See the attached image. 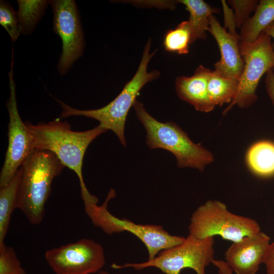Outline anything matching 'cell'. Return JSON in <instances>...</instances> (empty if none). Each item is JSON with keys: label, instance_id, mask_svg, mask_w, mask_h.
I'll list each match as a JSON object with an SVG mask.
<instances>
[{"label": "cell", "instance_id": "obj_1", "mask_svg": "<svg viewBox=\"0 0 274 274\" xmlns=\"http://www.w3.org/2000/svg\"><path fill=\"white\" fill-rule=\"evenodd\" d=\"M25 123L31 134L35 149L54 153L64 167L77 175L82 199L90 197L92 194L86 187L82 175L84 157L90 144L107 130L98 125L86 131H73L69 123L59 118L37 125Z\"/></svg>", "mask_w": 274, "mask_h": 274}, {"label": "cell", "instance_id": "obj_2", "mask_svg": "<svg viewBox=\"0 0 274 274\" xmlns=\"http://www.w3.org/2000/svg\"><path fill=\"white\" fill-rule=\"evenodd\" d=\"M64 167L54 153L41 150H35L21 166L16 209L30 224L37 225L44 220L52 181Z\"/></svg>", "mask_w": 274, "mask_h": 274}, {"label": "cell", "instance_id": "obj_3", "mask_svg": "<svg viewBox=\"0 0 274 274\" xmlns=\"http://www.w3.org/2000/svg\"><path fill=\"white\" fill-rule=\"evenodd\" d=\"M151 40L146 44L138 68L132 78L126 83L120 93L111 102L104 107L92 110H79L73 108L56 99L62 111L60 119L72 116H80L94 119L99 122V126L106 130H112L121 144L126 147L124 134L126 117L130 108L143 86L148 82L157 79L160 75L158 71L148 72L149 61L156 52L150 53Z\"/></svg>", "mask_w": 274, "mask_h": 274}, {"label": "cell", "instance_id": "obj_4", "mask_svg": "<svg viewBox=\"0 0 274 274\" xmlns=\"http://www.w3.org/2000/svg\"><path fill=\"white\" fill-rule=\"evenodd\" d=\"M133 107L147 132L146 143L151 149L166 150L176 157L179 167H192L203 172L214 161L212 153L194 143L187 134L172 122H161L153 117L144 105L136 100Z\"/></svg>", "mask_w": 274, "mask_h": 274}, {"label": "cell", "instance_id": "obj_5", "mask_svg": "<svg viewBox=\"0 0 274 274\" xmlns=\"http://www.w3.org/2000/svg\"><path fill=\"white\" fill-rule=\"evenodd\" d=\"M115 196V191L111 189L100 206L97 204L98 199L83 202L85 211L92 223L105 233L112 235L123 231L132 233L145 246L148 254L147 260L153 259L161 251L184 241L185 237L170 234L161 226L137 224L127 219L115 217L108 210L109 201Z\"/></svg>", "mask_w": 274, "mask_h": 274}, {"label": "cell", "instance_id": "obj_6", "mask_svg": "<svg viewBox=\"0 0 274 274\" xmlns=\"http://www.w3.org/2000/svg\"><path fill=\"white\" fill-rule=\"evenodd\" d=\"M189 234L197 238L220 236L235 242L261 231L258 222L250 217L234 214L218 200H209L192 213Z\"/></svg>", "mask_w": 274, "mask_h": 274}, {"label": "cell", "instance_id": "obj_7", "mask_svg": "<svg viewBox=\"0 0 274 274\" xmlns=\"http://www.w3.org/2000/svg\"><path fill=\"white\" fill-rule=\"evenodd\" d=\"M214 237L197 238L189 234L181 243L161 251L152 260L141 263L114 264L115 269L132 268L141 270L154 267L164 274H180L185 268H190L196 274H206V268L214 259Z\"/></svg>", "mask_w": 274, "mask_h": 274}, {"label": "cell", "instance_id": "obj_8", "mask_svg": "<svg viewBox=\"0 0 274 274\" xmlns=\"http://www.w3.org/2000/svg\"><path fill=\"white\" fill-rule=\"evenodd\" d=\"M271 39L262 32L253 43L239 42V52L244 62V69L236 94L224 110L223 114L234 106L247 108L256 101V89L261 77L268 71L274 70V49Z\"/></svg>", "mask_w": 274, "mask_h": 274}, {"label": "cell", "instance_id": "obj_9", "mask_svg": "<svg viewBox=\"0 0 274 274\" xmlns=\"http://www.w3.org/2000/svg\"><path fill=\"white\" fill-rule=\"evenodd\" d=\"M45 258L55 274H95L106 264L102 246L90 238L48 250Z\"/></svg>", "mask_w": 274, "mask_h": 274}, {"label": "cell", "instance_id": "obj_10", "mask_svg": "<svg viewBox=\"0 0 274 274\" xmlns=\"http://www.w3.org/2000/svg\"><path fill=\"white\" fill-rule=\"evenodd\" d=\"M13 56L8 73L10 96L7 102L9 115L8 146L0 174V188L13 178L24 162L35 150L30 132L19 115L16 101L15 83L13 79Z\"/></svg>", "mask_w": 274, "mask_h": 274}, {"label": "cell", "instance_id": "obj_11", "mask_svg": "<svg viewBox=\"0 0 274 274\" xmlns=\"http://www.w3.org/2000/svg\"><path fill=\"white\" fill-rule=\"evenodd\" d=\"M53 13V30L62 40V53L57 68L65 74L82 55L85 41L80 15L75 1H49Z\"/></svg>", "mask_w": 274, "mask_h": 274}, {"label": "cell", "instance_id": "obj_12", "mask_svg": "<svg viewBox=\"0 0 274 274\" xmlns=\"http://www.w3.org/2000/svg\"><path fill=\"white\" fill-rule=\"evenodd\" d=\"M270 244L261 231L233 242L225 252V261L235 274H256Z\"/></svg>", "mask_w": 274, "mask_h": 274}, {"label": "cell", "instance_id": "obj_13", "mask_svg": "<svg viewBox=\"0 0 274 274\" xmlns=\"http://www.w3.org/2000/svg\"><path fill=\"white\" fill-rule=\"evenodd\" d=\"M209 20L208 31L217 42L221 54L220 59L214 64L215 71L222 77L239 81L244 66L238 47L239 35L230 33L214 14L210 16Z\"/></svg>", "mask_w": 274, "mask_h": 274}, {"label": "cell", "instance_id": "obj_14", "mask_svg": "<svg viewBox=\"0 0 274 274\" xmlns=\"http://www.w3.org/2000/svg\"><path fill=\"white\" fill-rule=\"evenodd\" d=\"M211 72L209 68L199 65L192 76H178L176 80L178 97L199 112H210L216 107L210 100L208 92V80Z\"/></svg>", "mask_w": 274, "mask_h": 274}, {"label": "cell", "instance_id": "obj_15", "mask_svg": "<svg viewBox=\"0 0 274 274\" xmlns=\"http://www.w3.org/2000/svg\"><path fill=\"white\" fill-rule=\"evenodd\" d=\"M246 160L250 171L263 178L274 176V142L262 140L252 144L247 152Z\"/></svg>", "mask_w": 274, "mask_h": 274}, {"label": "cell", "instance_id": "obj_16", "mask_svg": "<svg viewBox=\"0 0 274 274\" xmlns=\"http://www.w3.org/2000/svg\"><path fill=\"white\" fill-rule=\"evenodd\" d=\"M274 22V0L259 1L253 16L241 27L239 42L251 43L261 32Z\"/></svg>", "mask_w": 274, "mask_h": 274}, {"label": "cell", "instance_id": "obj_17", "mask_svg": "<svg viewBox=\"0 0 274 274\" xmlns=\"http://www.w3.org/2000/svg\"><path fill=\"white\" fill-rule=\"evenodd\" d=\"M177 4L184 5L189 12L192 37L191 44L197 40L205 39L206 31L210 25V16L220 12V10L213 7L203 0H179Z\"/></svg>", "mask_w": 274, "mask_h": 274}, {"label": "cell", "instance_id": "obj_18", "mask_svg": "<svg viewBox=\"0 0 274 274\" xmlns=\"http://www.w3.org/2000/svg\"><path fill=\"white\" fill-rule=\"evenodd\" d=\"M21 175L20 167L10 181L0 188V244L4 243L12 213L16 209Z\"/></svg>", "mask_w": 274, "mask_h": 274}, {"label": "cell", "instance_id": "obj_19", "mask_svg": "<svg viewBox=\"0 0 274 274\" xmlns=\"http://www.w3.org/2000/svg\"><path fill=\"white\" fill-rule=\"evenodd\" d=\"M238 81L222 77L216 71H211L208 80V92L215 106L230 104L237 92Z\"/></svg>", "mask_w": 274, "mask_h": 274}, {"label": "cell", "instance_id": "obj_20", "mask_svg": "<svg viewBox=\"0 0 274 274\" xmlns=\"http://www.w3.org/2000/svg\"><path fill=\"white\" fill-rule=\"evenodd\" d=\"M17 3L19 7L17 16L20 33L29 35L41 18L49 1L19 0Z\"/></svg>", "mask_w": 274, "mask_h": 274}, {"label": "cell", "instance_id": "obj_21", "mask_svg": "<svg viewBox=\"0 0 274 274\" xmlns=\"http://www.w3.org/2000/svg\"><path fill=\"white\" fill-rule=\"evenodd\" d=\"M192 32L188 20L179 23L173 29L166 31L163 40V46L166 51L186 54L191 44Z\"/></svg>", "mask_w": 274, "mask_h": 274}, {"label": "cell", "instance_id": "obj_22", "mask_svg": "<svg viewBox=\"0 0 274 274\" xmlns=\"http://www.w3.org/2000/svg\"><path fill=\"white\" fill-rule=\"evenodd\" d=\"M0 274H26L14 249L0 244Z\"/></svg>", "mask_w": 274, "mask_h": 274}, {"label": "cell", "instance_id": "obj_23", "mask_svg": "<svg viewBox=\"0 0 274 274\" xmlns=\"http://www.w3.org/2000/svg\"><path fill=\"white\" fill-rule=\"evenodd\" d=\"M0 24L6 29L13 42L20 35L17 13L10 3L4 1L0 3Z\"/></svg>", "mask_w": 274, "mask_h": 274}, {"label": "cell", "instance_id": "obj_24", "mask_svg": "<svg viewBox=\"0 0 274 274\" xmlns=\"http://www.w3.org/2000/svg\"><path fill=\"white\" fill-rule=\"evenodd\" d=\"M228 4L234 9L236 27L241 28L250 18V15L255 11L258 4L256 0H229Z\"/></svg>", "mask_w": 274, "mask_h": 274}, {"label": "cell", "instance_id": "obj_25", "mask_svg": "<svg viewBox=\"0 0 274 274\" xmlns=\"http://www.w3.org/2000/svg\"><path fill=\"white\" fill-rule=\"evenodd\" d=\"M223 11L224 14L225 27L224 28L228 29V32L234 35H237L235 28L236 25L234 21V13L232 9H230L226 4L225 1H221Z\"/></svg>", "mask_w": 274, "mask_h": 274}, {"label": "cell", "instance_id": "obj_26", "mask_svg": "<svg viewBox=\"0 0 274 274\" xmlns=\"http://www.w3.org/2000/svg\"><path fill=\"white\" fill-rule=\"evenodd\" d=\"M266 274H274V241L270 243L263 260Z\"/></svg>", "mask_w": 274, "mask_h": 274}, {"label": "cell", "instance_id": "obj_27", "mask_svg": "<svg viewBox=\"0 0 274 274\" xmlns=\"http://www.w3.org/2000/svg\"><path fill=\"white\" fill-rule=\"evenodd\" d=\"M267 94L274 107V71L271 70L266 73L265 79Z\"/></svg>", "mask_w": 274, "mask_h": 274}, {"label": "cell", "instance_id": "obj_28", "mask_svg": "<svg viewBox=\"0 0 274 274\" xmlns=\"http://www.w3.org/2000/svg\"><path fill=\"white\" fill-rule=\"evenodd\" d=\"M216 266L219 274H233V271L225 260L214 259L212 263Z\"/></svg>", "mask_w": 274, "mask_h": 274}, {"label": "cell", "instance_id": "obj_29", "mask_svg": "<svg viewBox=\"0 0 274 274\" xmlns=\"http://www.w3.org/2000/svg\"><path fill=\"white\" fill-rule=\"evenodd\" d=\"M263 32L269 36L274 40V22L264 29ZM274 49V44H273Z\"/></svg>", "mask_w": 274, "mask_h": 274}, {"label": "cell", "instance_id": "obj_30", "mask_svg": "<svg viewBox=\"0 0 274 274\" xmlns=\"http://www.w3.org/2000/svg\"><path fill=\"white\" fill-rule=\"evenodd\" d=\"M95 274H112V273H109L108 271L100 270V271H99V272H97V273H96Z\"/></svg>", "mask_w": 274, "mask_h": 274}, {"label": "cell", "instance_id": "obj_31", "mask_svg": "<svg viewBox=\"0 0 274 274\" xmlns=\"http://www.w3.org/2000/svg\"><path fill=\"white\" fill-rule=\"evenodd\" d=\"M273 141L274 142V140H273Z\"/></svg>", "mask_w": 274, "mask_h": 274}]
</instances>
